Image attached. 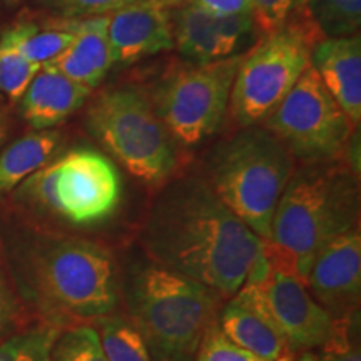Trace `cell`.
Returning <instances> with one entry per match:
<instances>
[{
    "label": "cell",
    "instance_id": "obj_1",
    "mask_svg": "<svg viewBox=\"0 0 361 361\" xmlns=\"http://www.w3.org/2000/svg\"><path fill=\"white\" fill-rule=\"evenodd\" d=\"M139 243L152 263L204 284L223 298L241 290L264 246L202 176H183L161 189Z\"/></svg>",
    "mask_w": 361,
    "mask_h": 361
},
{
    "label": "cell",
    "instance_id": "obj_2",
    "mask_svg": "<svg viewBox=\"0 0 361 361\" xmlns=\"http://www.w3.org/2000/svg\"><path fill=\"white\" fill-rule=\"evenodd\" d=\"M358 223L360 173L348 159L301 164L278 201L266 255L305 283L316 256Z\"/></svg>",
    "mask_w": 361,
    "mask_h": 361
},
{
    "label": "cell",
    "instance_id": "obj_3",
    "mask_svg": "<svg viewBox=\"0 0 361 361\" xmlns=\"http://www.w3.org/2000/svg\"><path fill=\"white\" fill-rule=\"evenodd\" d=\"M22 284L44 323L79 326L114 314L121 269L111 250L79 238H42L22 255Z\"/></svg>",
    "mask_w": 361,
    "mask_h": 361
},
{
    "label": "cell",
    "instance_id": "obj_4",
    "mask_svg": "<svg viewBox=\"0 0 361 361\" xmlns=\"http://www.w3.org/2000/svg\"><path fill=\"white\" fill-rule=\"evenodd\" d=\"M121 300L154 361H194L218 323V293L151 259L121 271Z\"/></svg>",
    "mask_w": 361,
    "mask_h": 361
},
{
    "label": "cell",
    "instance_id": "obj_5",
    "mask_svg": "<svg viewBox=\"0 0 361 361\" xmlns=\"http://www.w3.org/2000/svg\"><path fill=\"white\" fill-rule=\"evenodd\" d=\"M295 157L263 126L239 128L216 144L206 180L229 211L263 241H269L278 201L295 173Z\"/></svg>",
    "mask_w": 361,
    "mask_h": 361
},
{
    "label": "cell",
    "instance_id": "obj_6",
    "mask_svg": "<svg viewBox=\"0 0 361 361\" xmlns=\"http://www.w3.org/2000/svg\"><path fill=\"white\" fill-rule=\"evenodd\" d=\"M85 126L142 183L164 184L178 168V146L141 87L121 85L104 90L90 104Z\"/></svg>",
    "mask_w": 361,
    "mask_h": 361
},
{
    "label": "cell",
    "instance_id": "obj_7",
    "mask_svg": "<svg viewBox=\"0 0 361 361\" xmlns=\"http://www.w3.org/2000/svg\"><path fill=\"white\" fill-rule=\"evenodd\" d=\"M17 196L74 228H94L107 223L119 209L123 180L106 154L78 147L27 178Z\"/></svg>",
    "mask_w": 361,
    "mask_h": 361
},
{
    "label": "cell",
    "instance_id": "obj_8",
    "mask_svg": "<svg viewBox=\"0 0 361 361\" xmlns=\"http://www.w3.org/2000/svg\"><path fill=\"white\" fill-rule=\"evenodd\" d=\"M323 39L310 13L295 17L247 49L234 78L228 112L238 128L263 124L311 66V51Z\"/></svg>",
    "mask_w": 361,
    "mask_h": 361
},
{
    "label": "cell",
    "instance_id": "obj_9",
    "mask_svg": "<svg viewBox=\"0 0 361 361\" xmlns=\"http://www.w3.org/2000/svg\"><path fill=\"white\" fill-rule=\"evenodd\" d=\"M246 52L223 61L174 67L147 94L176 146H200L221 128Z\"/></svg>",
    "mask_w": 361,
    "mask_h": 361
},
{
    "label": "cell",
    "instance_id": "obj_10",
    "mask_svg": "<svg viewBox=\"0 0 361 361\" xmlns=\"http://www.w3.org/2000/svg\"><path fill=\"white\" fill-rule=\"evenodd\" d=\"M269 130L301 164L343 157L355 126L310 66L281 102L266 116Z\"/></svg>",
    "mask_w": 361,
    "mask_h": 361
},
{
    "label": "cell",
    "instance_id": "obj_11",
    "mask_svg": "<svg viewBox=\"0 0 361 361\" xmlns=\"http://www.w3.org/2000/svg\"><path fill=\"white\" fill-rule=\"evenodd\" d=\"M231 301L264 319L291 355L322 348L336 326V319L316 303L306 284L271 259L268 273L245 281Z\"/></svg>",
    "mask_w": 361,
    "mask_h": 361
},
{
    "label": "cell",
    "instance_id": "obj_12",
    "mask_svg": "<svg viewBox=\"0 0 361 361\" xmlns=\"http://www.w3.org/2000/svg\"><path fill=\"white\" fill-rule=\"evenodd\" d=\"M174 49L189 62L223 61L246 52L258 34L251 13L219 16L191 2L171 11Z\"/></svg>",
    "mask_w": 361,
    "mask_h": 361
},
{
    "label": "cell",
    "instance_id": "obj_13",
    "mask_svg": "<svg viewBox=\"0 0 361 361\" xmlns=\"http://www.w3.org/2000/svg\"><path fill=\"white\" fill-rule=\"evenodd\" d=\"M306 288L318 305L335 319L358 314L361 298L360 226L329 243L316 256Z\"/></svg>",
    "mask_w": 361,
    "mask_h": 361
},
{
    "label": "cell",
    "instance_id": "obj_14",
    "mask_svg": "<svg viewBox=\"0 0 361 361\" xmlns=\"http://www.w3.org/2000/svg\"><path fill=\"white\" fill-rule=\"evenodd\" d=\"M114 64L129 66L174 49L169 8L156 0H135L109 16Z\"/></svg>",
    "mask_w": 361,
    "mask_h": 361
},
{
    "label": "cell",
    "instance_id": "obj_15",
    "mask_svg": "<svg viewBox=\"0 0 361 361\" xmlns=\"http://www.w3.org/2000/svg\"><path fill=\"white\" fill-rule=\"evenodd\" d=\"M311 66L355 128H358L361 123L360 34L319 39L311 51Z\"/></svg>",
    "mask_w": 361,
    "mask_h": 361
},
{
    "label": "cell",
    "instance_id": "obj_16",
    "mask_svg": "<svg viewBox=\"0 0 361 361\" xmlns=\"http://www.w3.org/2000/svg\"><path fill=\"white\" fill-rule=\"evenodd\" d=\"M92 90L51 66H42L20 97L22 117L35 130L51 129L80 109Z\"/></svg>",
    "mask_w": 361,
    "mask_h": 361
},
{
    "label": "cell",
    "instance_id": "obj_17",
    "mask_svg": "<svg viewBox=\"0 0 361 361\" xmlns=\"http://www.w3.org/2000/svg\"><path fill=\"white\" fill-rule=\"evenodd\" d=\"M47 66L96 89L116 66L109 42V16L74 19V40Z\"/></svg>",
    "mask_w": 361,
    "mask_h": 361
},
{
    "label": "cell",
    "instance_id": "obj_18",
    "mask_svg": "<svg viewBox=\"0 0 361 361\" xmlns=\"http://www.w3.org/2000/svg\"><path fill=\"white\" fill-rule=\"evenodd\" d=\"M74 40V19L51 17L40 22H17L0 37V45L12 49L37 66L51 64Z\"/></svg>",
    "mask_w": 361,
    "mask_h": 361
},
{
    "label": "cell",
    "instance_id": "obj_19",
    "mask_svg": "<svg viewBox=\"0 0 361 361\" xmlns=\"http://www.w3.org/2000/svg\"><path fill=\"white\" fill-rule=\"evenodd\" d=\"M218 326L234 345L266 361H290L293 355L274 329L252 311L231 301L218 316Z\"/></svg>",
    "mask_w": 361,
    "mask_h": 361
},
{
    "label": "cell",
    "instance_id": "obj_20",
    "mask_svg": "<svg viewBox=\"0 0 361 361\" xmlns=\"http://www.w3.org/2000/svg\"><path fill=\"white\" fill-rule=\"evenodd\" d=\"M61 146V134L57 130H35L17 139L0 154V194L11 192L20 186L45 164Z\"/></svg>",
    "mask_w": 361,
    "mask_h": 361
},
{
    "label": "cell",
    "instance_id": "obj_21",
    "mask_svg": "<svg viewBox=\"0 0 361 361\" xmlns=\"http://www.w3.org/2000/svg\"><path fill=\"white\" fill-rule=\"evenodd\" d=\"M96 323L107 361H154L141 333L128 316L114 313Z\"/></svg>",
    "mask_w": 361,
    "mask_h": 361
},
{
    "label": "cell",
    "instance_id": "obj_22",
    "mask_svg": "<svg viewBox=\"0 0 361 361\" xmlns=\"http://www.w3.org/2000/svg\"><path fill=\"white\" fill-rule=\"evenodd\" d=\"M62 328L51 323L22 329L0 341V361H51Z\"/></svg>",
    "mask_w": 361,
    "mask_h": 361
},
{
    "label": "cell",
    "instance_id": "obj_23",
    "mask_svg": "<svg viewBox=\"0 0 361 361\" xmlns=\"http://www.w3.org/2000/svg\"><path fill=\"white\" fill-rule=\"evenodd\" d=\"M308 12L323 37L360 34L361 0H308Z\"/></svg>",
    "mask_w": 361,
    "mask_h": 361
},
{
    "label": "cell",
    "instance_id": "obj_24",
    "mask_svg": "<svg viewBox=\"0 0 361 361\" xmlns=\"http://www.w3.org/2000/svg\"><path fill=\"white\" fill-rule=\"evenodd\" d=\"M51 361H107L96 328L87 324L61 331L52 348Z\"/></svg>",
    "mask_w": 361,
    "mask_h": 361
},
{
    "label": "cell",
    "instance_id": "obj_25",
    "mask_svg": "<svg viewBox=\"0 0 361 361\" xmlns=\"http://www.w3.org/2000/svg\"><path fill=\"white\" fill-rule=\"evenodd\" d=\"M39 69L40 66L32 64L12 49L0 45V94L13 102L20 101Z\"/></svg>",
    "mask_w": 361,
    "mask_h": 361
},
{
    "label": "cell",
    "instance_id": "obj_26",
    "mask_svg": "<svg viewBox=\"0 0 361 361\" xmlns=\"http://www.w3.org/2000/svg\"><path fill=\"white\" fill-rule=\"evenodd\" d=\"M308 12V0H251V16L259 35L269 34Z\"/></svg>",
    "mask_w": 361,
    "mask_h": 361
},
{
    "label": "cell",
    "instance_id": "obj_27",
    "mask_svg": "<svg viewBox=\"0 0 361 361\" xmlns=\"http://www.w3.org/2000/svg\"><path fill=\"white\" fill-rule=\"evenodd\" d=\"M355 328H358V314L336 319V326L329 340L322 346L316 361H361L360 345L355 343Z\"/></svg>",
    "mask_w": 361,
    "mask_h": 361
},
{
    "label": "cell",
    "instance_id": "obj_28",
    "mask_svg": "<svg viewBox=\"0 0 361 361\" xmlns=\"http://www.w3.org/2000/svg\"><path fill=\"white\" fill-rule=\"evenodd\" d=\"M54 13L64 19H87V17L111 16L135 0H40Z\"/></svg>",
    "mask_w": 361,
    "mask_h": 361
},
{
    "label": "cell",
    "instance_id": "obj_29",
    "mask_svg": "<svg viewBox=\"0 0 361 361\" xmlns=\"http://www.w3.org/2000/svg\"><path fill=\"white\" fill-rule=\"evenodd\" d=\"M194 361H266L255 356L250 351H245L234 345L224 336L218 323L207 329V333L202 338L200 350H197ZM293 361V360H290Z\"/></svg>",
    "mask_w": 361,
    "mask_h": 361
},
{
    "label": "cell",
    "instance_id": "obj_30",
    "mask_svg": "<svg viewBox=\"0 0 361 361\" xmlns=\"http://www.w3.org/2000/svg\"><path fill=\"white\" fill-rule=\"evenodd\" d=\"M22 326H24V308L0 259V341L20 331Z\"/></svg>",
    "mask_w": 361,
    "mask_h": 361
},
{
    "label": "cell",
    "instance_id": "obj_31",
    "mask_svg": "<svg viewBox=\"0 0 361 361\" xmlns=\"http://www.w3.org/2000/svg\"><path fill=\"white\" fill-rule=\"evenodd\" d=\"M194 2L219 16L251 13V0H194Z\"/></svg>",
    "mask_w": 361,
    "mask_h": 361
},
{
    "label": "cell",
    "instance_id": "obj_32",
    "mask_svg": "<svg viewBox=\"0 0 361 361\" xmlns=\"http://www.w3.org/2000/svg\"><path fill=\"white\" fill-rule=\"evenodd\" d=\"M156 2H159L162 7H166V8H169V11H173V8L186 6V4H191V2H194V0H156Z\"/></svg>",
    "mask_w": 361,
    "mask_h": 361
},
{
    "label": "cell",
    "instance_id": "obj_33",
    "mask_svg": "<svg viewBox=\"0 0 361 361\" xmlns=\"http://www.w3.org/2000/svg\"><path fill=\"white\" fill-rule=\"evenodd\" d=\"M7 126H8L7 114L4 112L2 107H0V144L4 142V139H6V135H7Z\"/></svg>",
    "mask_w": 361,
    "mask_h": 361
},
{
    "label": "cell",
    "instance_id": "obj_34",
    "mask_svg": "<svg viewBox=\"0 0 361 361\" xmlns=\"http://www.w3.org/2000/svg\"><path fill=\"white\" fill-rule=\"evenodd\" d=\"M296 361H316V356L311 353V351H305V353H301L298 356Z\"/></svg>",
    "mask_w": 361,
    "mask_h": 361
},
{
    "label": "cell",
    "instance_id": "obj_35",
    "mask_svg": "<svg viewBox=\"0 0 361 361\" xmlns=\"http://www.w3.org/2000/svg\"><path fill=\"white\" fill-rule=\"evenodd\" d=\"M7 4H16V2H19V0H6Z\"/></svg>",
    "mask_w": 361,
    "mask_h": 361
}]
</instances>
